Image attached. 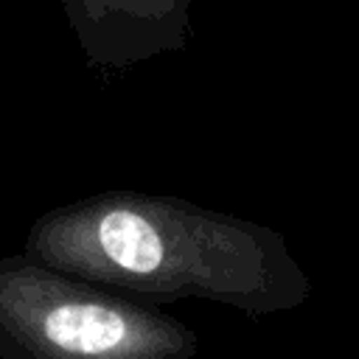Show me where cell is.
<instances>
[{"mask_svg": "<svg viewBox=\"0 0 359 359\" xmlns=\"http://www.w3.org/2000/svg\"><path fill=\"white\" fill-rule=\"evenodd\" d=\"M196 337L160 309L28 255L0 258L3 359H188Z\"/></svg>", "mask_w": 359, "mask_h": 359, "instance_id": "2", "label": "cell"}, {"mask_svg": "<svg viewBox=\"0 0 359 359\" xmlns=\"http://www.w3.org/2000/svg\"><path fill=\"white\" fill-rule=\"evenodd\" d=\"M95 67H132L182 42L185 3L171 0H73L62 6Z\"/></svg>", "mask_w": 359, "mask_h": 359, "instance_id": "3", "label": "cell"}, {"mask_svg": "<svg viewBox=\"0 0 359 359\" xmlns=\"http://www.w3.org/2000/svg\"><path fill=\"white\" fill-rule=\"evenodd\" d=\"M252 241L185 199L107 191L45 210L22 255L70 278L160 309L180 297H238L250 289Z\"/></svg>", "mask_w": 359, "mask_h": 359, "instance_id": "1", "label": "cell"}]
</instances>
